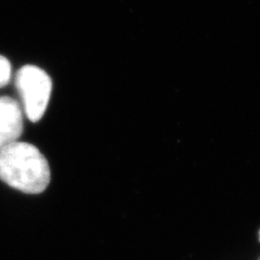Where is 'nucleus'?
Wrapping results in <instances>:
<instances>
[{
	"label": "nucleus",
	"mask_w": 260,
	"mask_h": 260,
	"mask_svg": "<svg viewBox=\"0 0 260 260\" xmlns=\"http://www.w3.org/2000/svg\"><path fill=\"white\" fill-rule=\"evenodd\" d=\"M0 180L21 192L38 194L50 182V168L35 145L18 141L0 150Z\"/></svg>",
	"instance_id": "nucleus-1"
},
{
	"label": "nucleus",
	"mask_w": 260,
	"mask_h": 260,
	"mask_svg": "<svg viewBox=\"0 0 260 260\" xmlns=\"http://www.w3.org/2000/svg\"><path fill=\"white\" fill-rule=\"evenodd\" d=\"M23 133V109L13 98L0 96V150L14 142Z\"/></svg>",
	"instance_id": "nucleus-3"
},
{
	"label": "nucleus",
	"mask_w": 260,
	"mask_h": 260,
	"mask_svg": "<svg viewBox=\"0 0 260 260\" xmlns=\"http://www.w3.org/2000/svg\"><path fill=\"white\" fill-rule=\"evenodd\" d=\"M11 63L4 55H0V88L9 84L11 79Z\"/></svg>",
	"instance_id": "nucleus-4"
},
{
	"label": "nucleus",
	"mask_w": 260,
	"mask_h": 260,
	"mask_svg": "<svg viewBox=\"0 0 260 260\" xmlns=\"http://www.w3.org/2000/svg\"><path fill=\"white\" fill-rule=\"evenodd\" d=\"M15 87L27 118L31 121H38L44 116L50 101L51 78L40 68L25 65L16 73Z\"/></svg>",
	"instance_id": "nucleus-2"
}]
</instances>
